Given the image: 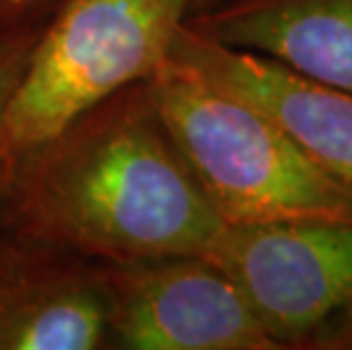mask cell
I'll return each mask as SVG.
<instances>
[{
    "label": "cell",
    "instance_id": "obj_4",
    "mask_svg": "<svg viewBox=\"0 0 352 350\" xmlns=\"http://www.w3.org/2000/svg\"><path fill=\"white\" fill-rule=\"evenodd\" d=\"M205 257L277 350H352V219L223 223Z\"/></svg>",
    "mask_w": 352,
    "mask_h": 350
},
{
    "label": "cell",
    "instance_id": "obj_10",
    "mask_svg": "<svg viewBox=\"0 0 352 350\" xmlns=\"http://www.w3.org/2000/svg\"><path fill=\"white\" fill-rule=\"evenodd\" d=\"M62 0H0V32L36 28Z\"/></svg>",
    "mask_w": 352,
    "mask_h": 350
},
{
    "label": "cell",
    "instance_id": "obj_6",
    "mask_svg": "<svg viewBox=\"0 0 352 350\" xmlns=\"http://www.w3.org/2000/svg\"><path fill=\"white\" fill-rule=\"evenodd\" d=\"M107 314L102 262L0 226V350L104 348Z\"/></svg>",
    "mask_w": 352,
    "mask_h": 350
},
{
    "label": "cell",
    "instance_id": "obj_5",
    "mask_svg": "<svg viewBox=\"0 0 352 350\" xmlns=\"http://www.w3.org/2000/svg\"><path fill=\"white\" fill-rule=\"evenodd\" d=\"M107 346L125 350H277L243 294L205 255L102 262Z\"/></svg>",
    "mask_w": 352,
    "mask_h": 350
},
{
    "label": "cell",
    "instance_id": "obj_2",
    "mask_svg": "<svg viewBox=\"0 0 352 350\" xmlns=\"http://www.w3.org/2000/svg\"><path fill=\"white\" fill-rule=\"evenodd\" d=\"M146 87L223 223L352 219V189L325 173L252 102L170 57Z\"/></svg>",
    "mask_w": 352,
    "mask_h": 350
},
{
    "label": "cell",
    "instance_id": "obj_3",
    "mask_svg": "<svg viewBox=\"0 0 352 350\" xmlns=\"http://www.w3.org/2000/svg\"><path fill=\"white\" fill-rule=\"evenodd\" d=\"M196 0H62L36 34L0 118V182L87 109L166 62Z\"/></svg>",
    "mask_w": 352,
    "mask_h": 350
},
{
    "label": "cell",
    "instance_id": "obj_8",
    "mask_svg": "<svg viewBox=\"0 0 352 350\" xmlns=\"http://www.w3.org/2000/svg\"><path fill=\"white\" fill-rule=\"evenodd\" d=\"M184 23L219 43L352 91V0H216Z\"/></svg>",
    "mask_w": 352,
    "mask_h": 350
},
{
    "label": "cell",
    "instance_id": "obj_11",
    "mask_svg": "<svg viewBox=\"0 0 352 350\" xmlns=\"http://www.w3.org/2000/svg\"><path fill=\"white\" fill-rule=\"evenodd\" d=\"M216 0H196V3H193V10H191V14L193 12H198V10H205V7H209V5H214Z\"/></svg>",
    "mask_w": 352,
    "mask_h": 350
},
{
    "label": "cell",
    "instance_id": "obj_1",
    "mask_svg": "<svg viewBox=\"0 0 352 350\" xmlns=\"http://www.w3.org/2000/svg\"><path fill=\"white\" fill-rule=\"evenodd\" d=\"M0 226L94 262L207 255L223 228L146 80L87 109L7 168Z\"/></svg>",
    "mask_w": 352,
    "mask_h": 350
},
{
    "label": "cell",
    "instance_id": "obj_7",
    "mask_svg": "<svg viewBox=\"0 0 352 350\" xmlns=\"http://www.w3.org/2000/svg\"><path fill=\"white\" fill-rule=\"evenodd\" d=\"M168 57L266 111L320 168L352 189V91L300 76L182 23Z\"/></svg>",
    "mask_w": 352,
    "mask_h": 350
},
{
    "label": "cell",
    "instance_id": "obj_9",
    "mask_svg": "<svg viewBox=\"0 0 352 350\" xmlns=\"http://www.w3.org/2000/svg\"><path fill=\"white\" fill-rule=\"evenodd\" d=\"M41 25L0 32V118H3L7 100H10L14 87L25 69L30 50H32V43Z\"/></svg>",
    "mask_w": 352,
    "mask_h": 350
}]
</instances>
